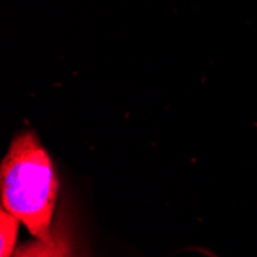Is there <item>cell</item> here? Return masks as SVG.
I'll list each match as a JSON object with an SVG mask.
<instances>
[{"label": "cell", "mask_w": 257, "mask_h": 257, "mask_svg": "<svg viewBox=\"0 0 257 257\" xmlns=\"http://www.w3.org/2000/svg\"><path fill=\"white\" fill-rule=\"evenodd\" d=\"M0 179L4 208L36 239H50L59 183L51 157L33 131L13 140L2 162Z\"/></svg>", "instance_id": "6da1fadb"}, {"label": "cell", "mask_w": 257, "mask_h": 257, "mask_svg": "<svg viewBox=\"0 0 257 257\" xmlns=\"http://www.w3.org/2000/svg\"><path fill=\"white\" fill-rule=\"evenodd\" d=\"M13 257H74L71 231L65 220L60 219L53 226V236L50 239H37L36 242L23 245Z\"/></svg>", "instance_id": "7a4b0ae2"}, {"label": "cell", "mask_w": 257, "mask_h": 257, "mask_svg": "<svg viewBox=\"0 0 257 257\" xmlns=\"http://www.w3.org/2000/svg\"><path fill=\"white\" fill-rule=\"evenodd\" d=\"M19 219L7 209L0 213V257H13V249L17 240Z\"/></svg>", "instance_id": "3957f363"}]
</instances>
